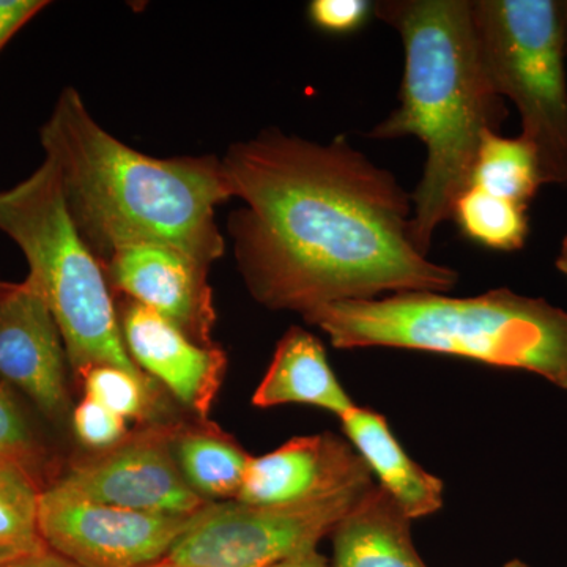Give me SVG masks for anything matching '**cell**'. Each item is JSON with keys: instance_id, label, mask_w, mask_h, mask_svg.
I'll return each instance as SVG.
<instances>
[{"instance_id": "cell-15", "label": "cell", "mask_w": 567, "mask_h": 567, "mask_svg": "<svg viewBox=\"0 0 567 567\" xmlns=\"http://www.w3.org/2000/svg\"><path fill=\"white\" fill-rule=\"evenodd\" d=\"M251 402L257 409L286 404L319 406L338 417L357 405L331 369L322 341L300 327L290 328L279 339Z\"/></svg>"}, {"instance_id": "cell-19", "label": "cell", "mask_w": 567, "mask_h": 567, "mask_svg": "<svg viewBox=\"0 0 567 567\" xmlns=\"http://www.w3.org/2000/svg\"><path fill=\"white\" fill-rule=\"evenodd\" d=\"M527 208L472 185L457 197L451 219L477 245L495 251H517L529 234Z\"/></svg>"}, {"instance_id": "cell-14", "label": "cell", "mask_w": 567, "mask_h": 567, "mask_svg": "<svg viewBox=\"0 0 567 567\" xmlns=\"http://www.w3.org/2000/svg\"><path fill=\"white\" fill-rule=\"evenodd\" d=\"M339 420L347 440L377 476L379 486L410 520L432 516L442 509L445 484L406 454L390 431L385 416L354 405Z\"/></svg>"}, {"instance_id": "cell-13", "label": "cell", "mask_w": 567, "mask_h": 567, "mask_svg": "<svg viewBox=\"0 0 567 567\" xmlns=\"http://www.w3.org/2000/svg\"><path fill=\"white\" fill-rule=\"evenodd\" d=\"M118 322L126 352L178 402L207 420L223 385L227 354L192 341L174 323L136 301H122Z\"/></svg>"}, {"instance_id": "cell-4", "label": "cell", "mask_w": 567, "mask_h": 567, "mask_svg": "<svg viewBox=\"0 0 567 567\" xmlns=\"http://www.w3.org/2000/svg\"><path fill=\"white\" fill-rule=\"evenodd\" d=\"M336 349L420 350L520 369L567 391V311L506 287L476 297L406 292L303 316Z\"/></svg>"}, {"instance_id": "cell-29", "label": "cell", "mask_w": 567, "mask_h": 567, "mask_svg": "<svg viewBox=\"0 0 567 567\" xmlns=\"http://www.w3.org/2000/svg\"><path fill=\"white\" fill-rule=\"evenodd\" d=\"M503 567H532L527 565V563L520 561V559H513V561H507Z\"/></svg>"}, {"instance_id": "cell-7", "label": "cell", "mask_w": 567, "mask_h": 567, "mask_svg": "<svg viewBox=\"0 0 567 567\" xmlns=\"http://www.w3.org/2000/svg\"><path fill=\"white\" fill-rule=\"evenodd\" d=\"M368 488L290 506L210 502L194 514L164 561L186 567L275 566L317 550L320 540L331 536Z\"/></svg>"}, {"instance_id": "cell-27", "label": "cell", "mask_w": 567, "mask_h": 567, "mask_svg": "<svg viewBox=\"0 0 567 567\" xmlns=\"http://www.w3.org/2000/svg\"><path fill=\"white\" fill-rule=\"evenodd\" d=\"M270 567H331V565L319 551L311 550L284 559V561L276 563L275 566Z\"/></svg>"}, {"instance_id": "cell-3", "label": "cell", "mask_w": 567, "mask_h": 567, "mask_svg": "<svg viewBox=\"0 0 567 567\" xmlns=\"http://www.w3.org/2000/svg\"><path fill=\"white\" fill-rule=\"evenodd\" d=\"M372 11L401 35L405 69L399 106L368 137L423 142L410 235L429 257L436 227L451 221L457 197L472 186L484 134L499 133L509 111L481 61L472 0H380Z\"/></svg>"}, {"instance_id": "cell-5", "label": "cell", "mask_w": 567, "mask_h": 567, "mask_svg": "<svg viewBox=\"0 0 567 567\" xmlns=\"http://www.w3.org/2000/svg\"><path fill=\"white\" fill-rule=\"evenodd\" d=\"M0 233L24 254L28 278L61 330L78 382L89 369L103 364L148 377L126 352L103 265L78 233L48 159L25 181L0 192Z\"/></svg>"}, {"instance_id": "cell-10", "label": "cell", "mask_w": 567, "mask_h": 567, "mask_svg": "<svg viewBox=\"0 0 567 567\" xmlns=\"http://www.w3.org/2000/svg\"><path fill=\"white\" fill-rule=\"evenodd\" d=\"M69 368L61 330L35 282L0 281V385L61 425L71 412Z\"/></svg>"}, {"instance_id": "cell-1", "label": "cell", "mask_w": 567, "mask_h": 567, "mask_svg": "<svg viewBox=\"0 0 567 567\" xmlns=\"http://www.w3.org/2000/svg\"><path fill=\"white\" fill-rule=\"evenodd\" d=\"M238 271L254 300L301 317L385 293H447L458 274L417 252L412 194L336 136L322 144L265 130L223 158Z\"/></svg>"}, {"instance_id": "cell-25", "label": "cell", "mask_w": 567, "mask_h": 567, "mask_svg": "<svg viewBox=\"0 0 567 567\" xmlns=\"http://www.w3.org/2000/svg\"><path fill=\"white\" fill-rule=\"evenodd\" d=\"M44 7L43 0H0V51Z\"/></svg>"}, {"instance_id": "cell-24", "label": "cell", "mask_w": 567, "mask_h": 567, "mask_svg": "<svg viewBox=\"0 0 567 567\" xmlns=\"http://www.w3.org/2000/svg\"><path fill=\"white\" fill-rule=\"evenodd\" d=\"M371 2L364 0H315L309 3V18L317 28L330 33L357 31L368 20Z\"/></svg>"}, {"instance_id": "cell-8", "label": "cell", "mask_w": 567, "mask_h": 567, "mask_svg": "<svg viewBox=\"0 0 567 567\" xmlns=\"http://www.w3.org/2000/svg\"><path fill=\"white\" fill-rule=\"evenodd\" d=\"M178 424L152 423L117 445L74 458L52 483L70 494L163 516H194L208 505L186 483L174 454Z\"/></svg>"}, {"instance_id": "cell-28", "label": "cell", "mask_w": 567, "mask_h": 567, "mask_svg": "<svg viewBox=\"0 0 567 567\" xmlns=\"http://www.w3.org/2000/svg\"><path fill=\"white\" fill-rule=\"evenodd\" d=\"M557 268L567 278V234L565 240H563L561 251H559L557 257Z\"/></svg>"}, {"instance_id": "cell-21", "label": "cell", "mask_w": 567, "mask_h": 567, "mask_svg": "<svg viewBox=\"0 0 567 567\" xmlns=\"http://www.w3.org/2000/svg\"><path fill=\"white\" fill-rule=\"evenodd\" d=\"M40 494L24 473L0 464V563L48 550L39 527Z\"/></svg>"}, {"instance_id": "cell-17", "label": "cell", "mask_w": 567, "mask_h": 567, "mask_svg": "<svg viewBox=\"0 0 567 567\" xmlns=\"http://www.w3.org/2000/svg\"><path fill=\"white\" fill-rule=\"evenodd\" d=\"M174 454L188 486L203 498L237 499L251 456L215 424H178Z\"/></svg>"}, {"instance_id": "cell-16", "label": "cell", "mask_w": 567, "mask_h": 567, "mask_svg": "<svg viewBox=\"0 0 567 567\" xmlns=\"http://www.w3.org/2000/svg\"><path fill=\"white\" fill-rule=\"evenodd\" d=\"M409 517L380 486L369 487L331 533V567H427Z\"/></svg>"}, {"instance_id": "cell-12", "label": "cell", "mask_w": 567, "mask_h": 567, "mask_svg": "<svg viewBox=\"0 0 567 567\" xmlns=\"http://www.w3.org/2000/svg\"><path fill=\"white\" fill-rule=\"evenodd\" d=\"M372 473L341 436H295L260 457H251L237 502L290 506L372 486Z\"/></svg>"}, {"instance_id": "cell-18", "label": "cell", "mask_w": 567, "mask_h": 567, "mask_svg": "<svg viewBox=\"0 0 567 567\" xmlns=\"http://www.w3.org/2000/svg\"><path fill=\"white\" fill-rule=\"evenodd\" d=\"M472 185L528 207L543 185L535 148L522 136L487 132L477 152Z\"/></svg>"}, {"instance_id": "cell-9", "label": "cell", "mask_w": 567, "mask_h": 567, "mask_svg": "<svg viewBox=\"0 0 567 567\" xmlns=\"http://www.w3.org/2000/svg\"><path fill=\"white\" fill-rule=\"evenodd\" d=\"M193 517L104 505L52 484L39 502L44 544L78 567L156 565L169 555Z\"/></svg>"}, {"instance_id": "cell-2", "label": "cell", "mask_w": 567, "mask_h": 567, "mask_svg": "<svg viewBox=\"0 0 567 567\" xmlns=\"http://www.w3.org/2000/svg\"><path fill=\"white\" fill-rule=\"evenodd\" d=\"M78 233L103 260L122 246H173L210 267L224 238L216 207L233 189L216 156L155 158L103 128L80 92L63 89L40 130Z\"/></svg>"}, {"instance_id": "cell-23", "label": "cell", "mask_w": 567, "mask_h": 567, "mask_svg": "<svg viewBox=\"0 0 567 567\" xmlns=\"http://www.w3.org/2000/svg\"><path fill=\"white\" fill-rule=\"evenodd\" d=\"M74 434L85 446L95 451L117 445L128 434L125 417L111 412L100 402L85 395L71 413Z\"/></svg>"}, {"instance_id": "cell-22", "label": "cell", "mask_w": 567, "mask_h": 567, "mask_svg": "<svg viewBox=\"0 0 567 567\" xmlns=\"http://www.w3.org/2000/svg\"><path fill=\"white\" fill-rule=\"evenodd\" d=\"M85 395L125 420L152 421L158 415L162 390L151 377H137L115 365H95L81 377Z\"/></svg>"}, {"instance_id": "cell-26", "label": "cell", "mask_w": 567, "mask_h": 567, "mask_svg": "<svg viewBox=\"0 0 567 567\" xmlns=\"http://www.w3.org/2000/svg\"><path fill=\"white\" fill-rule=\"evenodd\" d=\"M0 567H78L70 563L69 559L62 558L61 555L54 554V551L48 550L40 551V554L29 555V557H22L18 559H11V561L0 563Z\"/></svg>"}, {"instance_id": "cell-30", "label": "cell", "mask_w": 567, "mask_h": 567, "mask_svg": "<svg viewBox=\"0 0 567 567\" xmlns=\"http://www.w3.org/2000/svg\"><path fill=\"white\" fill-rule=\"evenodd\" d=\"M147 567H186V566H181V565H174V563H167V561H159V563H156V565H152V566H147Z\"/></svg>"}, {"instance_id": "cell-20", "label": "cell", "mask_w": 567, "mask_h": 567, "mask_svg": "<svg viewBox=\"0 0 567 567\" xmlns=\"http://www.w3.org/2000/svg\"><path fill=\"white\" fill-rule=\"evenodd\" d=\"M0 464L20 470L41 492L62 473L61 462L25 415L17 395L0 385Z\"/></svg>"}, {"instance_id": "cell-6", "label": "cell", "mask_w": 567, "mask_h": 567, "mask_svg": "<svg viewBox=\"0 0 567 567\" xmlns=\"http://www.w3.org/2000/svg\"><path fill=\"white\" fill-rule=\"evenodd\" d=\"M481 61L511 100L543 185L567 183V0H472Z\"/></svg>"}, {"instance_id": "cell-11", "label": "cell", "mask_w": 567, "mask_h": 567, "mask_svg": "<svg viewBox=\"0 0 567 567\" xmlns=\"http://www.w3.org/2000/svg\"><path fill=\"white\" fill-rule=\"evenodd\" d=\"M100 262L111 290L163 316L196 344L215 346L210 267L181 249L156 244L122 246Z\"/></svg>"}]
</instances>
